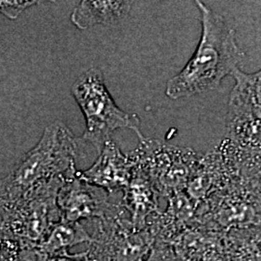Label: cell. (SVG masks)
<instances>
[{
	"mask_svg": "<svg viewBox=\"0 0 261 261\" xmlns=\"http://www.w3.org/2000/svg\"><path fill=\"white\" fill-rule=\"evenodd\" d=\"M125 200L134 214L136 224L144 222L146 216L157 207L155 193L149 175L135 166L130 184L125 190Z\"/></svg>",
	"mask_w": 261,
	"mask_h": 261,
	"instance_id": "9",
	"label": "cell"
},
{
	"mask_svg": "<svg viewBox=\"0 0 261 261\" xmlns=\"http://www.w3.org/2000/svg\"><path fill=\"white\" fill-rule=\"evenodd\" d=\"M254 215V210L250 203L237 201L224 208L221 217L227 223H245L251 221Z\"/></svg>",
	"mask_w": 261,
	"mask_h": 261,
	"instance_id": "12",
	"label": "cell"
},
{
	"mask_svg": "<svg viewBox=\"0 0 261 261\" xmlns=\"http://www.w3.org/2000/svg\"><path fill=\"white\" fill-rule=\"evenodd\" d=\"M135 162L112 140L107 142L91 168L75 173V176L110 193L126 190L133 177Z\"/></svg>",
	"mask_w": 261,
	"mask_h": 261,
	"instance_id": "6",
	"label": "cell"
},
{
	"mask_svg": "<svg viewBox=\"0 0 261 261\" xmlns=\"http://www.w3.org/2000/svg\"><path fill=\"white\" fill-rule=\"evenodd\" d=\"M192 199V197L184 195L181 191L172 193L169 198V211L181 221L190 219L195 209Z\"/></svg>",
	"mask_w": 261,
	"mask_h": 261,
	"instance_id": "14",
	"label": "cell"
},
{
	"mask_svg": "<svg viewBox=\"0 0 261 261\" xmlns=\"http://www.w3.org/2000/svg\"><path fill=\"white\" fill-rule=\"evenodd\" d=\"M130 1H81L71 15L76 28L85 30L97 24L112 25L119 22L129 13Z\"/></svg>",
	"mask_w": 261,
	"mask_h": 261,
	"instance_id": "8",
	"label": "cell"
},
{
	"mask_svg": "<svg viewBox=\"0 0 261 261\" xmlns=\"http://www.w3.org/2000/svg\"><path fill=\"white\" fill-rule=\"evenodd\" d=\"M106 190L88 184L76 176L67 178L57 195V205L64 221L103 217L110 210Z\"/></svg>",
	"mask_w": 261,
	"mask_h": 261,
	"instance_id": "5",
	"label": "cell"
},
{
	"mask_svg": "<svg viewBox=\"0 0 261 261\" xmlns=\"http://www.w3.org/2000/svg\"><path fill=\"white\" fill-rule=\"evenodd\" d=\"M226 139L236 148L261 154V110L230 93L226 118Z\"/></svg>",
	"mask_w": 261,
	"mask_h": 261,
	"instance_id": "7",
	"label": "cell"
},
{
	"mask_svg": "<svg viewBox=\"0 0 261 261\" xmlns=\"http://www.w3.org/2000/svg\"><path fill=\"white\" fill-rule=\"evenodd\" d=\"M89 241H91V238L82 224L63 221L55 225L43 247L48 253H55Z\"/></svg>",
	"mask_w": 261,
	"mask_h": 261,
	"instance_id": "10",
	"label": "cell"
},
{
	"mask_svg": "<svg viewBox=\"0 0 261 261\" xmlns=\"http://www.w3.org/2000/svg\"><path fill=\"white\" fill-rule=\"evenodd\" d=\"M77 142L64 123L54 122L37 144L1 181L2 204L13 203L55 178L74 177Z\"/></svg>",
	"mask_w": 261,
	"mask_h": 261,
	"instance_id": "2",
	"label": "cell"
},
{
	"mask_svg": "<svg viewBox=\"0 0 261 261\" xmlns=\"http://www.w3.org/2000/svg\"><path fill=\"white\" fill-rule=\"evenodd\" d=\"M135 165L145 171L151 180L164 190L180 192L188 182L200 157L194 150L169 145L157 140L140 141L130 153Z\"/></svg>",
	"mask_w": 261,
	"mask_h": 261,
	"instance_id": "4",
	"label": "cell"
},
{
	"mask_svg": "<svg viewBox=\"0 0 261 261\" xmlns=\"http://www.w3.org/2000/svg\"><path fill=\"white\" fill-rule=\"evenodd\" d=\"M71 92L86 120L83 140L92 144L99 154L112 133L118 129L135 132L140 141L145 140L140 130L138 114L124 112L114 102L100 69L92 67L76 77Z\"/></svg>",
	"mask_w": 261,
	"mask_h": 261,
	"instance_id": "3",
	"label": "cell"
},
{
	"mask_svg": "<svg viewBox=\"0 0 261 261\" xmlns=\"http://www.w3.org/2000/svg\"><path fill=\"white\" fill-rule=\"evenodd\" d=\"M232 77L235 80V85L231 93L261 110V69L252 74L244 73L237 69Z\"/></svg>",
	"mask_w": 261,
	"mask_h": 261,
	"instance_id": "11",
	"label": "cell"
},
{
	"mask_svg": "<svg viewBox=\"0 0 261 261\" xmlns=\"http://www.w3.org/2000/svg\"><path fill=\"white\" fill-rule=\"evenodd\" d=\"M51 261H89L86 257L85 254H79V255H74L71 257L68 256H60V257H56Z\"/></svg>",
	"mask_w": 261,
	"mask_h": 261,
	"instance_id": "16",
	"label": "cell"
},
{
	"mask_svg": "<svg viewBox=\"0 0 261 261\" xmlns=\"http://www.w3.org/2000/svg\"><path fill=\"white\" fill-rule=\"evenodd\" d=\"M38 1H19V0H13L7 1L2 0L0 2V11L1 13L10 19H16L19 15L31 6H34L38 4Z\"/></svg>",
	"mask_w": 261,
	"mask_h": 261,
	"instance_id": "15",
	"label": "cell"
},
{
	"mask_svg": "<svg viewBox=\"0 0 261 261\" xmlns=\"http://www.w3.org/2000/svg\"><path fill=\"white\" fill-rule=\"evenodd\" d=\"M144 245L136 237H128L122 241L114 253L113 261H137L143 253Z\"/></svg>",
	"mask_w": 261,
	"mask_h": 261,
	"instance_id": "13",
	"label": "cell"
},
{
	"mask_svg": "<svg viewBox=\"0 0 261 261\" xmlns=\"http://www.w3.org/2000/svg\"><path fill=\"white\" fill-rule=\"evenodd\" d=\"M200 12L201 37L196 51L185 67L168 82L166 94L178 100L214 90L227 75L239 69L246 54L238 46L236 32L226 19L196 1Z\"/></svg>",
	"mask_w": 261,
	"mask_h": 261,
	"instance_id": "1",
	"label": "cell"
}]
</instances>
